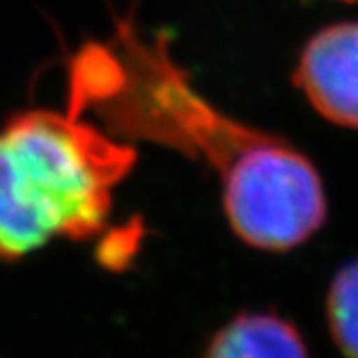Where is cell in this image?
Wrapping results in <instances>:
<instances>
[{"mask_svg": "<svg viewBox=\"0 0 358 358\" xmlns=\"http://www.w3.org/2000/svg\"><path fill=\"white\" fill-rule=\"evenodd\" d=\"M294 80L324 119L358 130V22L317 31L302 48Z\"/></svg>", "mask_w": 358, "mask_h": 358, "instance_id": "3957f363", "label": "cell"}, {"mask_svg": "<svg viewBox=\"0 0 358 358\" xmlns=\"http://www.w3.org/2000/svg\"><path fill=\"white\" fill-rule=\"evenodd\" d=\"M326 315L330 335L345 358H358V262L343 266L332 278Z\"/></svg>", "mask_w": 358, "mask_h": 358, "instance_id": "5b68a950", "label": "cell"}, {"mask_svg": "<svg viewBox=\"0 0 358 358\" xmlns=\"http://www.w3.org/2000/svg\"><path fill=\"white\" fill-rule=\"evenodd\" d=\"M136 151L67 113L27 110L0 130V262L59 236L87 240L106 227L113 190Z\"/></svg>", "mask_w": 358, "mask_h": 358, "instance_id": "7a4b0ae2", "label": "cell"}, {"mask_svg": "<svg viewBox=\"0 0 358 358\" xmlns=\"http://www.w3.org/2000/svg\"><path fill=\"white\" fill-rule=\"evenodd\" d=\"M71 106L95 108L115 132L206 160L220 177L234 231L255 248H296L326 220L313 162L283 138L212 106L173 63L166 41L147 43L130 24H119L110 45H87L73 59Z\"/></svg>", "mask_w": 358, "mask_h": 358, "instance_id": "6da1fadb", "label": "cell"}, {"mask_svg": "<svg viewBox=\"0 0 358 358\" xmlns=\"http://www.w3.org/2000/svg\"><path fill=\"white\" fill-rule=\"evenodd\" d=\"M203 358H311L294 324L276 313H240L212 337Z\"/></svg>", "mask_w": 358, "mask_h": 358, "instance_id": "277c9868", "label": "cell"}]
</instances>
